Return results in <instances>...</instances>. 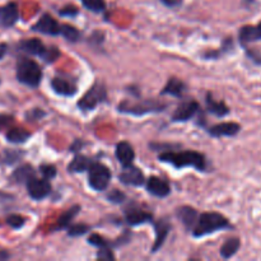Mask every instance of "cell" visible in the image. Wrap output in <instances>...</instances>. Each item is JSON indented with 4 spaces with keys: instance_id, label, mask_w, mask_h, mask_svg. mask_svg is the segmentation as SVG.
Instances as JSON below:
<instances>
[{
    "instance_id": "obj_13",
    "label": "cell",
    "mask_w": 261,
    "mask_h": 261,
    "mask_svg": "<svg viewBox=\"0 0 261 261\" xmlns=\"http://www.w3.org/2000/svg\"><path fill=\"white\" fill-rule=\"evenodd\" d=\"M125 221L130 226H140L153 221V216L140 208H129L125 211Z\"/></svg>"
},
{
    "instance_id": "obj_6",
    "label": "cell",
    "mask_w": 261,
    "mask_h": 261,
    "mask_svg": "<svg viewBox=\"0 0 261 261\" xmlns=\"http://www.w3.org/2000/svg\"><path fill=\"white\" fill-rule=\"evenodd\" d=\"M107 91L102 83H96L78 102V107L84 111L94 110L99 103L106 101Z\"/></svg>"
},
{
    "instance_id": "obj_24",
    "label": "cell",
    "mask_w": 261,
    "mask_h": 261,
    "mask_svg": "<svg viewBox=\"0 0 261 261\" xmlns=\"http://www.w3.org/2000/svg\"><path fill=\"white\" fill-rule=\"evenodd\" d=\"M92 165V161L88 157L82 154H76L74 157V160L71 161L70 165L68 166V170L73 173L78 172H84V171H88L89 166Z\"/></svg>"
},
{
    "instance_id": "obj_14",
    "label": "cell",
    "mask_w": 261,
    "mask_h": 261,
    "mask_svg": "<svg viewBox=\"0 0 261 261\" xmlns=\"http://www.w3.org/2000/svg\"><path fill=\"white\" fill-rule=\"evenodd\" d=\"M239 40L244 47H246L249 43L261 41V22L257 25H244L240 30Z\"/></svg>"
},
{
    "instance_id": "obj_37",
    "label": "cell",
    "mask_w": 261,
    "mask_h": 261,
    "mask_svg": "<svg viewBox=\"0 0 261 261\" xmlns=\"http://www.w3.org/2000/svg\"><path fill=\"white\" fill-rule=\"evenodd\" d=\"M79 13V10L76 9L74 5H66L65 8L59 10V14L63 15V17H75L76 14Z\"/></svg>"
},
{
    "instance_id": "obj_36",
    "label": "cell",
    "mask_w": 261,
    "mask_h": 261,
    "mask_svg": "<svg viewBox=\"0 0 261 261\" xmlns=\"http://www.w3.org/2000/svg\"><path fill=\"white\" fill-rule=\"evenodd\" d=\"M97 259H99V260H115V255L112 254V251L109 249V246L101 247V249H99V251H98V254H97Z\"/></svg>"
},
{
    "instance_id": "obj_11",
    "label": "cell",
    "mask_w": 261,
    "mask_h": 261,
    "mask_svg": "<svg viewBox=\"0 0 261 261\" xmlns=\"http://www.w3.org/2000/svg\"><path fill=\"white\" fill-rule=\"evenodd\" d=\"M241 132V125L237 122H222L212 126L208 130L209 134L213 138H222V137H236Z\"/></svg>"
},
{
    "instance_id": "obj_5",
    "label": "cell",
    "mask_w": 261,
    "mask_h": 261,
    "mask_svg": "<svg viewBox=\"0 0 261 261\" xmlns=\"http://www.w3.org/2000/svg\"><path fill=\"white\" fill-rule=\"evenodd\" d=\"M111 181V171L99 162H92L88 168V184L94 191H103Z\"/></svg>"
},
{
    "instance_id": "obj_17",
    "label": "cell",
    "mask_w": 261,
    "mask_h": 261,
    "mask_svg": "<svg viewBox=\"0 0 261 261\" xmlns=\"http://www.w3.org/2000/svg\"><path fill=\"white\" fill-rule=\"evenodd\" d=\"M19 50L24 51L28 55H35L40 56L41 59H43L47 47L43 45V42L38 38H30V40H23L19 42Z\"/></svg>"
},
{
    "instance_id": "obj_20",
    "label": "cell",
    "mask_w": 261,
    "mask_h": 261,
    "mask_svg": "<svg viewBox=\"0 0 261 261\" xmlns=\"http://www.w3.org/2000/svg\"><path fill=\"white\" fill-rule=\"evenodd\" d=\"M176 214H177V218L180 219V221L185 224L186 228L189 229L194 228L199 217L198 212L194 208H191V206H181V208L177 209V213Z\"/></svg>"
},
{
    "instance_id": "obj_31",
    "label": "cell",
    "mask_w": 261,
    "mask_h": 261,
    "mask_svg": "<svg viewBox=\"0 0 261 261\" xmlns=\"http://www.w3.org/2000/svg\"><path fill=\"white\" fill-rule=\"evenodd\" d=\"M7 223L9 224L12 228H20V227L24 226L25 223V219L23 218L22 216H18V214H12V216H9L7 218Z\"/></svg>"
},
{
    "instance_id": "obj_35",
    "label": "cell",
    "mask_w": 261,
    "mask_h": 261,
    "mask_svg": "<svg viewBox=\"0 0 261 261\" xmlns=\"http://www.w3.org/2000/svg\"><path fill=\"white\" fill-rule=\"evenodd\" d=\"M45 116V112L40 109H33L30 112L25 114V120L27 121H36V120H40L41 117Z\"/></svg>"
},
{
    "instance_id": "obj_4",
    "label": "cell",
    "mask_w": 261,
    "mask_h": 261,
    "mask_svg": "<svg viewBox=\"0 0 261 261\" xmlns=\"http://www.w3.org/2000/svg\"><path fill=\"white\" fill-rule=\"evenodd\" d=\"M166 109V105L157 101H137L130 102L124 101L119 105V111L122 114L135 115V116H143L150 112H160Z\"/></svg>"
},
{
    "instance_id": "obj_38",
    "label": "cell",
    "mask_w": 261,
    "mask_h": 261,
    "mask_svg": "<svg viewBox=\"0 0 261 261\" xmlns=\"http://www.w3.org/2000/svg\"><path fill=\"white\" fill-rule=\"evenodd\" d=\"M13 122V117L8 116V115H0V130L4 129V127L9 126Z\"/></svg>"
},
{
    "instance_id": "obj_21",
    "label": "cell",
    "mask_w": 261,
    "mask_h": 261,
    "mask_svg": "<svg viewBox=\"0 0 261 261\" xmlns=\"http://www.w3.org/2000/svg\"><path fill=\"white\" fill-rule=\"evenodd\" d=\"M206 109L211 114L218 117H224L229 114V107L223 101H217L211 93L206 94Z\"/></svg>"
},
{
    "instance_id": "obj_15",
    "label": "cell",
    "mask_w": 261,
    "mask_h": 261,
    "mask_svg": "<svg viewBox=\"0 0 261 261\" xmlns=\"http://www.w3.org/2000/svg\"><path fill=\"white\" fill-rule=\"evenodd\" d=\"M51 88H53V91L56 94H60V96L70 97L76 93L75 84L71 81H69V79L61 78V76H55L51 81Z\"/></svg>"
},
{
    "instance_id": "obj_22",
    "label": "cell",
    "mask_w": 261,
    "mask_h": 261,
    "mask_svg": "<svg viewBox=\"0 0 261 261\" xmlns=\"http://www.w3.org/2000/svg\"><path fill=\"white\" fill-rule=\"evenodd\" d=\"M184 92H185V84H184V82H181L180 79L173 76V78L168 79L165 88L161 91V94H171L173 97H181Z\"/></svg>"
},
{
    "instance_id": "obj_3",
    "label": "cell",
    "mask_w": 261,
    "mask_h": 261,
    "mask_svg": "<svg viewBox=\"0 0 261 261\" xmlns=\"http://www.w3.org/2000/svg\"><path fill=\"white\" fill-rule=\"evenodd\" d=\"M17 79L24 86L36 88L42 81V69L32 59L20 58L17 64Z\"/></svg>"
},
{
    "instance_id": "obj_12",
    "label": "cell",
    "mask_w": 261,
    "mask_h": 261,
    "mask_svg": "<svg viewBox=\"0 0 261 261\" xmlns=\"http://www.w3.org/2000/svg\"><path fill=\"white\" fill-rule=\"evenodd\" d=\"M147 190L148 193L157 196V198H166L171 193L170 184L163 178L155 177V176H152L147 180Z\"/></svg>"
},
{
    "instance_id": "obj_23",
    "label": "cell",
    "mask_w": 261,
    "mask_h": 261,
    "mask_svg": "<svg viewBox=\"0 0 261 261\" xmlns=\"http://www.w3.org/2000/svg\"><path fill=\"white\" fill-rule=\"evenodd\" d=\"M241 247V241L237 237H232L228 239L221 247V256L223 259H231L232 256L237 254V251Z\"/></svg>"
},
{
    "instance_id": "obj_25",
    "label": "cell",
    "mask_w": 261,
    "mask_h": 261,
    "mask_svg": "<svg viewBox=\"0 0 261 261\" xmlns=\"http://www.w3.org/2000/svg\"><path fill=\"white\" fill-rule=\"evenodd\" d=\"M79 212H81V206L79 205H74L71 206L70 209H68L65 213L61 214V216L59 217L55 229H63V228H66V227H69V224H70L71 221L78 216Z\"/></svg>"
},
{
    "instance_id": "obj_39",
    "label": "cell",
    "mask_w": 261,
    "mask_h": 261,
    "mask_svg": "<svg viewBox=\"0 0 261 261\" xmlns=\"http://www.w3.org/2000/svg\"><path fill=\"white\" fill-rule=\"evenodd\" d=\"M19 158V154L17 152H5V162L13 163Z\"/></svg>"
},
{
    "instance_id": "obj_29",
    "label": "cell",
    "mask_w": 261,
    "mask_h": 261,
    "mask_svg": "<svg viewBox=\"0 0 261 261\" xmlns=\"http://www.w3.org/2000/svg\"><path fill=\"white\" fill-rule=\"evenodd\" d=\"M82 3H83V5L87 9L92 10L94 13L103 12L105 8H106L105 0H82Z\"/></svg>"
},
{
    "instance_id": "obj_41",
    "label": "cell",
    "mask_w": 261,
    "mask_h": 261,
    "mask_svg": "<svg viewBox=\"0 0 261 261\" xmlns=\"http://www.w3.org/2000/svg\"><path fill=\"white\" fill-rule=\"evenodd\" d=\"M5 53H7V45L5 43H0V59H3Z\"/></svg>"
},
{
    "instance_id": "obj_40",
    "label": "cell",
    "mask_w": 261,
    "mask_h": 261,
    "mask_svg": "<svg viewBox=\"0 0 261 261\" xmlns=\"http://www.w3.org/2000/svg\"><path fill=\"white\" fill-rule=\"evenodd\" d=\"M161 2L168 8H176L182 4V0H161Z\"/></svg>"
},
{
    "instance_id": "obj_27",
    "label": "cell",
    "mask_w": 261,
    "mask_h": 261,
    "mask_svg": "<svg viewBox=\"0 0 261 261\" xmlns=\"http://www.w3.org/2000/svg\"><path fill=\"white\" fill-rule=\"evenodd\" d=\"M31 138V133L27 130L22 129V127H15V129H10L7 133V139L8 142L14 143V144H20V143L27 142Z\"/></svg>"
},
{
    "instance_id": "obj_34",
    "label": "cell",
    "mask_w": 261,
    "mask_h": 261,
    "mask_svg": "<svg viewBox=\"0 0 261 261\" xmlns=\"http://www.w3.org/2000/svg\"><path fill=\"white\" fill-rule=\"evenodd\" d=\"M107 199H109L110 201H112V203H116V204H120L122 203V201L126 199V196H125L124 193H121V191L119 190H112L111 193L107 195Z\"/></svg>"
},
{
    "instance_id": "obj_2",
    "label": "cell",
    "mask_w": 261,
    "mask_h": 261,
    "mask_svg": "<svg viewBox=\"0 0 261 261\" xmlns=\"http://www.w3.org/2000/svg\"><path fill=\"white\" fill-rule=\"evenodd\" d=\"M226 228H231V223L226 217L217 212H208L199 214L193 228V234L195 237H203Z\"/></svg>"
},
{
    "instance_id": "obj_1",
    "label": "cell",
    "mask_w": 261,
    "mask_h": 261,
    "mask_svg": "<svg viewBox=\"0 0 261 261\" xmlns=\"http://www.w3.org/2000/svg\"><path fill=\"white\" fill-rule=\"evenodd\" d=\"M161 162L172 165L175 168L194 167L198 171H205L206 161L204 154L195 150H182V152H166L160 154Z\"/></svg>"
},
{
    "instance_id": "obj_8",
    "label": "cell",
    "mask_w": 261,
    "mask_h": 261,
    "mask_svg": "<svg viewBox=\"0 0 261 261\" xmlns=\"http://www.w3.org/2000/svg\"><path fill=\"white\" fill-rule=\"evenodd\" d=\"M119 180L125 185L130 186H140L144 184V175L138 167L132 165L122 166V171L119 175Z\"/></svg>"
},
{
    "instance_id": "obj_9",
    "label": "cell",
    "mask_w": 261,
    "mask_h": 261,
    "mask_svg": "<svg viewBox=\"0 0 261 261\" xmlns=\"http://www.w3.org/2000/svg\"><path fill=\"white\" fill-rule=\"evenodd\" d=\"M60 27L58 20L54 17H51L50 14H43L42 17L38 19V22L36 23L32 27V30L35 32H40L42 35H48V36H58L60 35Z\"/></svg>"
},
{
    "instance_id": "obj_30",
    "label": "cell",
    "mask_w": 261,
    "mask_h": 261,
    "mask_svg": "<svg viewBox=\"0 0 261 261\" xmlns=\"http://www.w3.org/2000/svg\"><path fill=\"white\" fill-rule=\"evenodd\" d=\"M89 231V227L87 226V224H74V226L69 227L68 229V233L69 236L71 237H78V236H82V234L87 233V232Z\"/></svg>"
},
{
    "instance_id": "obj_32",
    "label": "cell",
    "mask_w": 261,
    "mask_h": 261,
    "mask_svg": "<svg viewBox=\"0 0 261 261\" xmlns=\"http://www.w3.org/2000/svg\"><path fill=\"white\" fill-rule=\"evenodd\" d=\"M40 172L42 173L46 180H51L56 176V168L53 165H42L40 166Z\"/></svg>"
},
{
    "instance_id": "obj_19",
    "label": "cell",
    "mask_w": 261,
    "mask_h": 261,
    "mask_svg": "<svg viewBox=\"0 0 261 261\" xmlns=\"http://www.w3.org/2000/svg\"><path fill=\"white\" fill-rule=\"evenodd\" d=\"M155 242L152 247V252H157L165 244L168 233L171 231V224L166 219H161L155 223Z\"/></svg>"
},
{
    "instance_id": "obj_26",
    "label": "cell",
    "mask_w": 261,
    "mask_h": 261,
    "mask_svg": "<svg viewBox=\"0 0 261 261\" xmlns=\"http://www.w3.org/2000/svg\"><path fill=\"white\" fill-rule=\"evenodd\" d=\"M32 177H35V170H33L32 166L30 165H23L20 167H18L17 170L13 173V180H15L17 182H28V180H31Z\"/></svg>"
},
{
    "instance_id": "obj_42",
    "label": "cell",
    "mask_w": 261,
    "mask_h": 261,
    "mask_svg": "<svg viewBox=\"0 0 261 261\" xmlns=\"http://www.w3.org/2000/svg\"><path fill=\"white\" fill-rule=\"evenodd\" d=\"M9 257H10V255L8 254L7 251H0V261L7 260V259H9Z\"/></svg>"
},
{
    "instance_id": "obj_10",
    "label": "cell",
    "mask_w": 261,
    "mask_h": 261,
    "mask_svg": "<svg viewBox=\"0 0 261 261\" xmlns=\"http://www.w3.org/2000/svg\"><path fill=\"white\" fill-rule=\"evenodd\" d=\"M199 111V103L194 99L191 101L182 102L177 109L175 110L172 115V121L175 122H184L189 121L190 119H193L196 115V112Z\"/></svg>"
},
{
    "instance_id": "obj_16",
    "label": "cell",
    "mask_w": 261,
    "mask_h": 261,
    "mask_svg": "<svg viewBox=\"0 0 261 261\" xmlns=\"http://www.w3.org/2000/svg\"><path fill=\"white\" fill-rule=\"evenodd\" d=\"M19 18V12L15 3H8L7 5L0 8V24L3 27H12L17 23Z\"/></svg>"
},
{
    "instance_id": "obj_18",
    "label": "cell",
    "mask_w": 261,
    "mask_h": 261,
    "mask_svg": "<svg viewBox=\"0 0 261 261\" xmlns=\"http://www.w3.org/2000/svg\"><path fill=\"white\" fill-rule=\"evenodd\" d=\"M115 154H116L117 161H119L120 165L121 166L132 165L133 161H134V158H135L134 149H133V147L127 142L117 143Z\"/></svg>"
},
{
    "instance_id": "obj_33",
    "label": "cell",
    "mask_w": 261,
    "mask_h": 261,
    "mask_svg": "<svg viewBox=\"0 0 261 261\" xmlns=\"http://www.w3.org/2000/svg\"><path fill=\"white\" fill-rule=\"evenodd\" d=\"M88 242L92 245V246L97 247V249L109 246V242H107L103 237L99 236V234H92V236L88 239Z\"/></svg>"
},
{
    "instance_id": "obj_7",
    "label": "cell",
    "mask_w": 261,
    "mask_h": 261,
    "mask_svg": "<svg viewBox=\"0 0 261 261\" xmlns=\"http://www.w3.org/2000/svg\"><path fill=\"white\" fill-rule=\"evenodd\" d=\"M28 194L35 200H42L51 193V185L47 180H40V178L32 177L27 182Z\"/></svg>"
},
{
    "instance_id": "obj_28",
    "label": "cell",
    "mask_w": 261,
    "mask_h": 261,
    "mask_svg": "<svg viewBox=\"0 0 261 261\" xmlns=\"http://www.w3.org/2000/svg\"><path fill=\"white\" fill-rule=\"evenodd\" d=\"M60 35L63 36L65 40L70 41V42H76L81 38V32L76 30L75 27L69 24H64L60 27Z\"/></svg>"
}]
</instances>
